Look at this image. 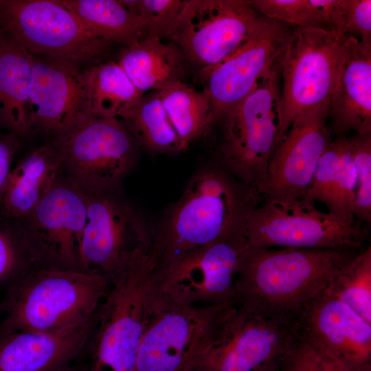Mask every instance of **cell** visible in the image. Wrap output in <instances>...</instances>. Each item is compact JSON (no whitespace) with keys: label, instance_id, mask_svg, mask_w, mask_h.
Wrapping results in <instances>:
<instances>
[{"label":"cell","instance_id":"484cf974","mask_svg":"<svg viewBox=\"0 0 371 371\" xmlns=\"http://www.w3.org/2000/svg\"><path fill=\"white\" fill-rule=\"evenodd\" d=\"M93 35L130 46L148 35L144 23L120 0H59Z\"/></svg>","mask_w":371,"mask_h":371},{"label":"cell","instance_id":"277c9868","mask_svg":"<svg viewBox=\"0 0 371 371\" xmlns=\"http://www.w3.org/2000/svg\"><path fill=\"white\" fill-rule=\"evenodd\" d=\"M237 304L187 305L152 286L147 315L133 371H191L216 344Z\"/></svg>","mask_w":371,"mask_h":371},{"label":"cell","instance_id":"7a4b0ae2","mask_svg":"<svg viewBox=\"0 0 371 371\" xmlns=\"http://www.w3.org/2000/svg\"><path fill=\"white\" fill-rule=\"evenodd\" d=\"M263 198L219 166L205 168L188 183L162 223L152 228L148 252L159 270L176 258L236 232H245Z\"/></svg>","mask_w":371,"mask_h":371},{"label":"cell","instance_id":"f546056e","mask_svg":"<svg viewBox=\"0 0 371 371\" xmlns=\"http://www.w3.org/2000/svg\"><path fill=\"white\" fill-rule=\"evenodd\" d=\"M325 292L371 324V247L363 248L340 270Z\"/></svg>","mask_w":371,"mask_h":371},{"label":"cell","instance_id":"8d00e7d4","mask_svg":"<svg viewBox=\"0 0 371 371\" xmlns=\"http://www.w3.org/2000/svg\"><path fill=\"white\" fill-rule=\"evenodd\" d=\"M19 146L14 133L0 135V199L11 172L14 155Z\"/></svg>","mask_w":371,"mask_h":371},{"label":"cell","instance_id":"d6a6232c","mask_svg":"<svg viewBox=\"0 0 371 371\" xmlns=\"http://www.w3.org/2000/svg\"><path fill=\"white\" fill-rule=\"evenodd\" d=\"M348 138L356 172L352 213L368 226L371 221V133L355 134Z\"/></svg>","mask_w":371,"mask_h":371},{"label":"cell","instance_id":"4316f807","mask_svg":"<svg viewBox=\"0 0 371 371\" xmlns=\"http://www.w3.org/2000/svg\"><path fill=\"white\" fill-rule=\"evenodd\" d=\"M90 113L103 118H120L145 94L118 65L107 62L83 70Z\"/></svg>","mask_w":371,"mask_h":371},{"label":"cell","instance_id":"f35d334b","mask_svg":"<svg viewBox=\"0 0 371 371\" xmlns=\"http://www.w3.org/2000/svg\"><path fill=\"white\" fill-rule=\"evenodd\" d=\"M85 368L78 365H73L71 363L61 368L56 371H84Z\"/></svg>","mask_w":371,"mask_h":371},{"label":"cell","instance_id":"8fae6325","mask_svg":"<svg viewBox=\"0 0 371 371\" xmlns=\"http://www.w3.org/2000/svg\"><path fill=\"white\" fill-rule=\"evenodd\" d=\"M267 19L247 0H183L170 39L201 73L232 55Z\"/></svg>","mask_w":371,"mask_h":371},{"label":"cell","instance_id":"9a60e30c","mask_svg":"<svg viewBox=\"0 0 371 371\" xmlns=\"http://www.w3.org/2000/svg\"><path fill=\"white\" fill-rule=\"evenodd\" d=\"M293 327L237 309L221 339L191 371H272L297 340Z\"/></svg>","mask_w":371,"mask_h":371},{"label":"cell","instance_id":"52a82bcc","mask_svg":"<svg viewBox=\"0 0 371 371\" xmlns=\"http://www.w3.org/2000/svg\"><path fill=\"white\" fill-rule=\"evenodd\" d=\"M68 180L86 194H111L133 167L135 142L117 118L88 116L51 144Z\"/></svg>","mask_w":371,"mask_h":371},{"label":"cell","instance_id":"9c48e42d","mask_svg":"<svg viewBox=\"0 0 371 371\" xmlns=\"http://www.w3.org/2000/svg\"><path fill=\"white\" fill-rule=\"evenodd\" d=\"M245 237L259 247L329 249L363 247L369 234L358 220L344 221L301 198L286 203L263 199L249 215Z\"/></svg>","mask_w":371,"mask_h":371},{"label":"cell","instance_id":"7402d4cb","mask_svg":"<svg viewBox=\"0 0 371 371\" xmlns=\"http://www.w3.org/2000/svg\"><path fill=\"white\" fill-rule=\"evenodd\" d=\"M356 172L347 136L332 139L320 157L311 181L302 198L324 204L328 213L353 222Z\"/></svg>","mask_w":371,"mask_h":371},{"label":"cell","instance_id":"1f68e13d","mask_svg":"<svg viewBox=\"0 0 371 371\" xmlns=\"http://www.w3.org/2000/svg\"><path fill=\"white\" fill-rule=\"evenodd\" d=\"M36 267L20 232L0 218V289L6 291Z\"/></svg>","mask_w":371,"mask_h":371},{"label":"cell","instance_id":"ab89813d","mask_svg":"<svg viewBox=\"0 0 371 371\" xmlns=\"http://www.w3.org/2000/svg\"><path fill=\"white\" fill-rule=\"evenodd\" d=\"M283 360V359H282ZM282 361L280 362V363L276 368H274L272 371H288L286 368L283 366Z\"/></svg>","mask_w":371,"mask_h":371},{"label":"cell","instance_id":"3957f363","mask_svg":"<svg viewBox=\"0 0 371 371\" xmlns=\"http://www.w3.org/2000/svg\"><path fill=\"white\" fill-rule=\"evenodd\" d=\"M111 286L96 272L36 267L5 293L0 333L59 330L95 314Z\"/></svg>","mask_w":371,"mask_h":371},{"label":"cell","instance_id":"4fadbf2b","mask_svg":"<svg viewBox=\"0 0 371 371\" xmlns=\"http://www.w3.org/2000/svg\"><path fill=\"white\" fill-rule=\"evenodd\" d=\"M25 218L27 225L19 232L36 267L82 271L80 251L87 203L80 190L68 179L57 178Z\"/></svg>","mask_w":371,"mask_h":371},{"label":"cell","instance_id":"74e56055","mask_svg":"<svg viewBox=\"0 0 371 371\" xmlns=\"http://www.w3.org/2000/svg\"><path fill=\"white\" fill-rule=\"evenodd\" d=\"M318 355L323 371H356L339 360L326 355Z\"/></svg>","mask_w":371,"mask_h":371},{"label":"cell","instance_id":"d4e9b609","mask_svg":"<svg viewBox=\"0 0 371 371\" xmlns=\"http://www.w3.org/2000/svg\"><path fill=\"white\" fill-rule=\"evenodd\" d=\"M118 65L140 91H159L168 84L183 81L186 62L178 47L159 37L147 35L124 48Z\"/></svg>","mask_w":371,"mask_h":371},{"label":"cell","instance_id":"60d3db41","mask_svg":"<svg viewBox=\"0 0 371 371\" xmlns=\"http://www.w3.org/2000/svg\"><path fill=\"white\" fill-rule=\"evenodd\" d=\"M0 320H1V311H0Z\"/></svg>","mask_w":371,"mask_h":371},{"label":"cell","instance_id":"8992f818","mask_svg":"<svg viewBox=\"0 0 371 371\" xmlns=\"http://www.w3.org/2000/svg\"><path fill=\"white\" fill-rule=\"evenodd\" d=\"M347 36L322 28L292 30L278 63L276 146L297 117L330 103Z\"/></svg>","mask_w":371,"mask_h":371},{"label":"cell","instance_id":"83f0119b","mask_svg":"<svg viewBox=\"0 0 371 371\" xmlns=\"http://www.w3.org/2000/svg\"><path fill=\"white\" fill-rule=\"evenodd\" d=\"M119 119L135 143L148 152L158 155L183 151L158 91L144 94L134 107Z\"/></svg>","mask_w":371,"mask_h":371},{"label":"cell","instance_id":"44dd1931","mask_svg":"<svg viewBox=\"0 0 371 371\" xmlns=\"http://www.w3.org/2000/svg\"><path fill=\"white\" fill-rule=\"evenodd\" d=\"M330 133L336 137L371 133V49L348 36L330 100Z\"/></svg>","mask_w":371,"mask_h":371},{"label":"cell","instance_id":"ac0fdd59","mask_svg":"<svg viewBox=\"0 0 371 371\" xmlns=\"http://www.w3.org/2000/svg\"><path fill=\"white\" fill-rule=\"evenodd\" d=\"M112 194H85L87 223L80 251L82 271L100 273L109 279L135 247H128L129 239L148 247L152 234V228Z\"/></svg>","mask_w":371,"mask_h":371},{"label":"cell","instance_id":"d590c367","mask_svg":"<svg viewBox=\"0 0 371 371\" xmlns=\"http://www.w3.org/2000/svg\"><path fill=\"white\" fill-rule=\"evenodd\" d=\"M282 363L288 371H323L317 352L299 339Z\"/></svg>","mask_w":371,"mask_h":371},{"label":"cell","instance_id":"2e32d148","mask_svg":"<svg viewBox=\"0 0 371 371\" xmlns=\"http://www.w3.org/2000/svg\"><path fill=\"white\" fill-rule=\"evenodd\" d=\"M329 104L297 117L276 147L259 190L263 199L290 203L302 198L322 153L332 141Z\"/></svg>","mask_w":371,"mask_h":371},{"label":"cell","instance_id":"e575fe53","mask_svg":"<svg viewBox=\"0 0 371 371\" xmlns=\"http://www.w3.org/2000/svg\"><path fill=\"white\" fill-rule=\"evenodd\" d=\"M146 26L148 35L170 38L177 24L181 0H120Z\"/></svg>","mask_w":371,"mask_h":371},{"label":"cell","instance_id":"ba28073f","mask_svg":"<svg viewBox=\"0 0 371 371\" xmlns=\"http://www.w3.org/2000/svg\"><path fill=\"white\" fill-rule=\"evenodd\" d=\"M280 80L278 65L221 118L218 164L258 192L276 147Z\"/></svg>","mask_w":371,"mask_h":371},{"label":"cell","instance_id":"5b68a950","mask_svg":"<svg viewBox=\"0 0 371 371\" xmlns=\"http://www.w3.org/2000/svg\"><path fill=\"white\" fill-rule=\"evenodd\" d=\"M155 264L147 248L129 251L110 278L87 346L90 371H133L147 315Z\"/></svg>","mask_w":371,"mask_h":371},{"label":"cell","instance_id":"f1b7e54d","mask_svg":"<svg viewBox=\"0 0 371 371\" xmlns=\"http://www.w3.org/2000/svg\"><path fill=\"white\" fill-rule=\"evenodd\" d=\"M163 106L186 150L213 124L210 98L183 81L171 82L158 91Z\"/></svg>","mask_w":371,"mask_h":371},{"label":"cell","instance_id":"cb8c5ba5","mask_svg":"<svg viewBox=\"0 0 371 371\" xmlns=\"http://www.w3.org/2000/svg\"><path fill=\"white\" fill-rule=\"evenodd\" d=\"M34 55L0 30V122L14 133L29 130Z\"/></svg>","mask_w":371,"mask_h":371},{"label":"cell","instance_id":"6da1fadb","mask_svg":"<svg viewBox=\"0 0 371 371\" xmlns=\"http://www.w3.org/2000/svg\"><path fill=\"white\" fill-rule=\"evenodd\" d=\"M363 249L264 248L248 245L239 262L236 304L254 315L291 326L304 305L324 291Z\"/></svg>","mask_w":371,"mask_h":371},{"label":"cell","instance_id":"5bb4252c","mask_svg":"<svg viewBox=\"0 0 371 371\" xmlns=\"http://www.w3.org/2000/svg\"><path fill=\"white\" fill-rule=\"evenodd\" d=\"M292 32L289 25L267 19L232 55L200 73L211 103L213 123L244 99L278 65Z\"/></svg>","mask_w":371,"mask_h":371},{"label":"cell","instance_id":"d6986e66","mask_svg":"<svg viewBox=\"0 0 371 371\" xmlns=\"http://www.w3.org/2000/svg\"><path fill=\"white\" fill-rule=\"evenodd\" d=\"M28 115L30 131L54 135L92 116L80 65L34 56Z\"/></svg>","mask_w":371,"mask_h":371},{"label":"cell","instance_id":"ffe728a7","mask_svg":"<svg viewBox=\"0 0 371 371\" xmlns=\"http://www.w3.org/2000/svg\"><path fill=\"white\" fill-rule=\"evenodd\" d=\"M99 311L56 330L0 333V371H56L71 363L87 347Z\"/></svg>","mask_w":371,"mask_h":371},{"label":"cell","instance_id":"7c38bea8","mask_svg":"<svg viewBox=\"0 0 371 371\" xmlns=\"http://www.w3.org/2000/svg\"><path fill=\"white\" fill-rule=\"evenodd\" d=\"M248 245L245 232L225 235L154 270L153 285L183 304H236L239 262Z\"/></svg>","mask_w":371,"mask_h":371},{"label":"cell","instance_id":"30bf717a","mask_svg":"<svg viewBox=\"0 0 371 371\" xmlns=\"http://www.w3.org/2000/svg\"><path fill=\"white\" fill-rule=\"evenodd\" d=\"M0 30L34 56L78 65L98 60L112 45L87 31L59 0H0Z\"/></svg>","mask_w":371,"mask_h":371},{"label":"cell","instance_id":"e0dca14e","mask_svg":"<svg viewBox=\"0 0 371 371\" xmlns=\"http://www.w3.org/2000/svg\"><path fill=\"white\" fill-rule=\"evenodd\" d=\"M291 326L317 354L356 371H371V324L325 291L304 305Z\"/></svg>","mask_w":371,"mask_h":371},{"label":"cell","instance_id":"836d02e7","mask_svg":"<svg viewBox=\"0 0 371 371\" xmlns=\"http://www.w3.org/2000/svg\"><path fill=\"white\" fill-rule=\"evenodd\" d=\"M252 7L265 18L302 28L326 29V24L310 0H250Z\"/></svg>","mask_w":371,"mask_h":371},{"label":"cell","instance_id":"603a6c76","mask_svg":"<svg viewBox=\"0 0 371 371\" xmlns=\"http://www.w3.org/2000/svg\"><path fill=\"white\" fill-rule=\"evenodd\" d=\"M61 161L51 144L35 148L12 168L0 199L8 218H25L41 201L58 178Z\"/></svg>","mask_w":371,"mask_h":371},{"label":"cell","instance_id":"4dcf8cb0","mask_svg":"<svg viewBox=\"0 0 371 371\" xmlns=\"http://www.w3.org/2000/svg\"><path fill=\"white\" fill-rule=\"evenodd\" d=\"M318 8L327 29L341 36H356L371 49L370 0H320Z\"/></svg>","mask_w":371,"mask_h":371}]
</instances>
